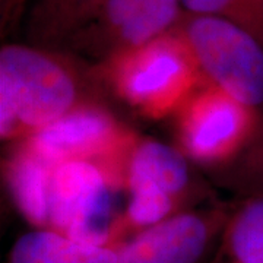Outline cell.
Instances as JSON below:
<instances>
[{"instance_id":"obj_2","label":"cell","mask_w":263,"mask_h":263,"mask_svg":"<svg viewBox=\"0 0 263 263\" xmlns=\"http://www.w3.org/2000/svg\"><path fill=\"white\" fill-rule=\"evenodd\" d=\"M92 67L105 91L151 120L174 116L202 86L187 50L173 29Z\"/></svg>"},{"instance_id":"obj_10","label":"cell","mask_w":263,"mask_h":263,"mask_svg":"<svg viewBox=\"0 0 263 263\" xmlns=\"http://www.w3.org/2000/svg\"><path fill=\"white\" fill-rule=\"evenodd\" d=\"M54 167L24 141L13 142L3 161L5 179L15 205L37 228H48V193Z\"/></svg>"},{"instance_id":"obj_16","label":"cell","mask_w":263,"mask_h":263,"mask_svg":"<svg viewBox=\"0 0 263 263\" xmlns=\"http://www.w3.org/2000/svg\"><path fill=\"white\" fill-rule=\"evenodd\" d=\"M32 0H0V32L9 35L19 22L27 16Z\"/></svg>"},{"instance_id":"obj_11","label":"cell","mask_w":263,"mask_h":263,"mask_svg":"<svg viewBox=\"0 0 263 263\" xmlns=\"http://www.w3.org/2000/svg\"><path fill=\"white\" fill-rule=\"evenodd\" d=\"M116 246L85 243L48 228L25 233L13 243L8 263H117Z\"/></svg>"},{"instance_id":"obj_4","label":"cell","mask_w":263,"mask_h":263,"mask_svg":"<svg viewBox=\"0 0 263 263\" xmlns=\"http://www.w3.org/2000/svg\"><path fill=\"white\" fill-rule=\"evenodd\" d=\"M260 114L262 110L202 85L173 116L176 146L195 165L221 168L252 141Z\"/></svg>"},{"instance_id":"obj_9","label":"cell","mask_w":263,"mask_h":263,"mask_svg":"<svg viewBox=\"0 0 263 263\" xmlns=\"http://www.w3.org/2000/svg\"><path fill=\"white\" fill-rule=\"evenodd\" d=\"M124 192L135 187H155L184 206H199L208 190L193 176L192 161L174 145L139 136L136 132L117 152L107 158Z\"/></svg>"},{"instance_id":"obj_12","label":"cell","mask_w":263,"mask_h":263,"mask_svg":"<svg viewBox=\"0 0 263 263\" xmlns=\"http://www.w3.org/2000/svg\"><path fill=\"white\" fill-rule=\"evenodd\" d=\"M103 0H32L27 37L32 46L63 50L67 41L100 8Z\"/></svg>"},{"instance_id":"obj_6","label":"cell","mask_w":263,"mask_h":263,"mask_svg":"<svg viewBox=\"0 0 263 263\" xmlns=\"http://www.w3.org/2000/svg\"><path fill=\"white\" fill-rule=\"evenodd\" d=\"M183 12L181 0H103L63 50L100 65L170 32Z\"/></svg>"},{"instance_id":"obj_13","label":"cell","mask_w":263,"mask_h":263,"mask_svg":"<svg viewBox=\"0 0 263 263\" xmlns=\"http://www.w3.org/2000/svg\"><path fill=\"white\" fill-rule=\"evenodd\" d=\"M234 200L208 263H263V195Z\"/></svg>"},{"instance_id":"obj_7","label":"cell","mask_w":263,"mask_h":263,"mask_svg":"<svg viewBox=\"0 0 263 263\" xmlns=\"http://www.w3.org/2000/svg\"><path fill=\"white\" fill-rule=\"evenodd\" d=\"M235 200L186 209L116 246L117 263H208Z\"/></svg>"},{"instance_id":"obj_8","label":"cell","mask_w":263,"mask_h":263,"mask_svg":"<svg viewBox=\"0 0 263 263\" xmlns=\"http://www.w3.org/2000/svg\"><path fill=\"white\" fill-rule=\"evenodd\" d=\"M135 132L104 103L72 110L24 142L53 165L70 161H101L111 157Z\"/></svg>"},{"instance_id":"obj_5","label":"cell","mask_w":263,"mask_h":263,"mask_svg":"<svg viewBox=\"0 0 263 263\" xmlns=\"http://www.w3.org/2000/svg\"><path fill=\"white\" fill-rule=\"evenodd\" d=\"M120 180L104 160L70 161L53 170L48 193V230L85 243L108 246ZM126 193V192H124Z\"/></svg>"},{"instance_id":"obj_14","label":"cell","mask_w":263,"mask_h":263,"mask_svg":"<svg viewBox=\"0 0 263 263\" xmlns=\"http://www.w3.org/2000/svg\"><path fill=\"white\" fill-rule=\"evenodd\" d=\"M206 173L215 186L228 190L234 199L263 195V111L245 149L230 164Z\"/></svg>"},{"instance_id":"obj_3","label":"cell","mask_w":263,"mask_h":263,"mask_svg":"<svg viewBox=\"0 0 263 263\" xmlns=\"http://www.w3.org/2000/svg\"><path fill=\"white\" fill-rule=\"evenodd\" d=\"M173 32L181 40L202 85L262 110L263 44L226 19L183 12Z\"/></svg>"},{"instance_id":"obj_15","label":"cell","mask_w":263,"mask_h":263,"mask_svg":"<svg viewBox=\"0 0 263 263\" xmlns=\"http://www.w3.org/2000/svg\"><path fill=\"white\" fill-rule=\"evenodd\" d=\"M181 5L190 13L226 19L263 44V8L252 0H181Z\"/></svg>"},{"instance_id":"obj_1","label":"cell","mask_w":263,"mask_h":263,"mask_svg":"<svg viewBox=\"0 0 263 263\" xmlns=\"http://www.w3.org/2000/svg\"><path fill=\"white\" fill-rule=\"evenodd\" d=\"M103 91L92 65L65 50L5 44L0 50V138L24 141L84 104L103 103Z\"/></svg>"}]
</instances>
